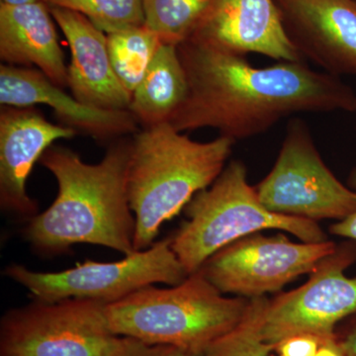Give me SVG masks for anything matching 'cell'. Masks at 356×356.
Wrapping results in <instances>:
<instances>
[{
  "label": "cell",
  "instance_id": "6da1fadb",
  "mask_svg": "<svg viewBox=\"0 0 356 356\" xmlns=\"http://www.w3.org/2000/svg\"><path fill=\"white\" fill-rule=\"evenodd\" d=\"M177 48L189 86L170 123L179 132L215 129L236 143L296 114L356 112L355 89L305 60L257 67L245 56L191 40Z\"/></svg>",
  "mask_w": 356,
  "mask_h": 356
},
{
  "label": "cell",
  "instance_id": "7a4b0ae2",
  "mask_svg": "<svg viewBox=\"0 0 356 356\" xmlns=\"http://www.w3.org/2000/svg\"><path fill=\"white\" fill-rule=\"evenodd\" d=\"M130 151L131 140H118L100 163L91 165L67 147H49L39 163L57 180L58 195L48 209L30 218L28 242L43 252L79 243L112 248L125 257L136 252V220L127 191Z\"/></svg>",
  "mask_w": 356,
  "mask_h": 356
},
{
  "label": "cell",
  "instance_id": "3957f363",
  "mask_svg": "<svg viewBox=\"0 0 356 356\" xmlns=\"http://www.w3.org/2000/svg\"><path fill=\"white\" fill-rule=\"evenodd\" d=\"M235 142L219 136L192 140L165 123L144 128L131 140L129 203L136 220L134 248L156 243L161 227L221 175Z\"/></svg>",
  "mask_w": 356,
  "mask_h": 356
},
{
  "label": "cell",
  "instance_id": "277c9868",
  "mask_svg": "<svg viewBox=\"0 0 356 356\" xmlns=\"http://www.w3.org/2000/svg\"><path fill=\"white\" fill-rule=\"evenodd\" d=\"M250 300L225 297L200 269L175 286L142 288L105 306V314L117 336L196 356L243 320Z\"/></svg>",
  "mask_w": 356,
  "mask_h": 356
},
{
  "label": "cell",
  "instance_id": "5b68a950",
  "mask_svg": "<svg viewBox=\"0 0 356 356\" xmlns=\"http://www.w3.org/2000/svg\"><path fill=\"white\" fill-rule=\"evenodd\" d=\"M184 211L188 219L172 236V248L188 275L222 248L264 229H281L304 243L327 241L317 222L266 209L248 184L247 168L241 161H229Z\"/></svg>",
  "mask_w": 356,
  "mask_h": 356
},
{
  "label": "cell",
  "instance_id": "8992f818",
  "mask_svg": "<svg viewBox=\"0 0 356 356\" xmlns=\"http://www.w3.org/2000/svg\"><path fill=\"white\" fill-rule=\"evenodd\" d=\"M4 275L26 288L37 301L88 300L114 303L147 286L184 282L188 274L172 248V236L113 262L88 261L60 273H37L20 264Z\"/></svg>",
  "mask_w": 356,
  "mask_h": 356
},
{
  "label": "cell",
  "instance_id": "52a82bcc",
  "mask_svg": "<svg viewBox=\"0 0 356 356\" xmlns=\"http://www.w3.org/2000/svg\"><path fill=\"white\" fill-rule=\"evenodd\" d=\"M254 188L266 209L284 216L339 222L356 211V192L327 168L310 128L296 117L288 122L273 168Z\"/></svg>",
  "mask_w": 356,
  "mask_h": 356
},
{
  "label": "cell",
  "instance_id": "ba28073f",
  "mask_svg": "<svg viewBox=\"0 0 356 356\" xmlns=\"http://www.w3.org/2000/svg\"><path fill=\"white\" fill-rule=\"evenodd\" d=\"M105 304L36 301L3 316L1 356H115L124 337L110 329Z\"/></svg>",
  "mask_w": 356,
  "mask_h": 356
},
{
  "label": "cell",
  "instance_id": "9c48e42d",
  "mask_svg": "<svg viewBox=\"0 0 356 356\" xmlns=\"http://www.w3.org/2000/svg\"><path fill=\"white\" fill-rule=\"evenodd\" d=\"M337 247L329 240L294 243L282 234H254L222 248L201 270L222 294L259 298L280 291L299 276L310 274Z\"/></svg>",
  "mask_w": 356,
  "mask_h": 356
},
{
  "label": "cell",
  "instance_id": "30bf717a",
  "mask_svg": "<svg viewBox=\"0 0 356 356\" xmlns=\"http://www.w3.org/2000/svg\"><path fill=\"white\" fill-rule=\"evenodd\" d=\"M356 261V245L343 243L312 270L305 284L269 300L262 336L277 344L296 334L332 337L339 321L356 312V277L344 270Z\"/></svg>",
  "mask_w": 356,
  "mask_h": 356
},
{
  "label": "cell",
  "instance_id": "8fae6325",
  "mask_svg": "<svg viewBox=\"0 0 356 356\" xmlns=\"http://www.w3.org/2000/svg\"><path fill=\"white\" fill-rule=\"evenodd\" d=\"M187 40L277 62L304 60L288 36L275 0H210Z\"/></svg>",
  "mask_w": 356,
  "mask_h": 356
},
{
  "label": "cell",
  "instance_id": "7c38bea8",
  "mask_svg": "<svg viewBox=\"0 0 356 356\" xmlns=\"http://www.w3.org/2000/svg\"><path fill=\"white\" fill-rule=\"evenodd\" d=\"M300 56L322 72L356 76V0H275Z\"/></svg>",
  "mask_w": 356,
  "mask_h": 356
},
{
  "label": "cell",
  "instance_id": "4fadbf2b",
  "mask_svg": "<svg viewBox=\"0 0 356 356\" xmlns=\"http://www.w3.org/2000/svg\"><path fill=\"white\" fill-rule=\"evenodd\" d=\"M50 123L34 107L2 106L0 111V205L22 217L37 215L38 206L26 184L33 166L53 143L76 135Z\"/></svg>",
  "mask_w": 356,
  "mask_h": 356
},
{
  "label": "cell",
  "instance_id": "5bb4252c",
  "mask_svg": "<svg viewBox=\"0 0 356 356\" xmlns=\"http://www.w3.org/2000/svg\"><path fill=\"white\" fill-rule=\"evenodd\" d=\"M0 103L13 107L47 105L54 109L62 125L100 142L120 139L138 130V122L129 110L83 104L34 67L0 65Z\"/></svg>",
  "mask_w": 356,
  "mask_h": 356
},
{
  "label": "cell",
  "instance_id": "9a60e30c",
  "mask_svg": "<svg viewBox=\"0 0 356 356\" xmlns=\"http://www.w3.org/2000/svg\"><path fill=\"white\" fill-rule=\"evenodd\" d=\"M69 43L72 60L67 67V88L79 102L106 110H129L132 95L115 74L107 35L81 14L49 6Z\"/></svg>",
  "mask_w": 356,
  "mask_h": 356
},
{
  "label": "cell",
  "instance_id": "2e32d148",
  "mask_svg": "<svg viewBox=\"0 0 356 356\" xmlns=\"http://www.w3.org/2000/svg\"><path fill=\"white\" fill-rule=\"evenodd\" d=\"M0 58L4 65L33 67L51 83L67 88V67L49 6L0 3Z\"/></svg>",
  "mask_w": 356,
  "mask_h": 356
},
{
  "label": "cell",
  "instance_id": "e0dca14e",
  "mask_svg": "<svg viewBox=\"0 0 356 356\" xmlns=\"http://www.w3.org/2000/svg\"><path fill=\"white\" fill-rule=\"evenodd\" d=\"M188 90L177 46L161 44L133 92L129 111L144 128L170 124L186 102Z\"/></svg>",
  "mask_w": 356,
  "mask_h": 356
},
{
  "label": "cell",
  "instance_id": "ac0fdd59",
  "mask_svg": "<svg viewBox=\"0 0 356 356\" xmlns=\"http://www.w3.org/2000/svg\"><path fill=\"white\" fill-rule=\"evenodd\" d=\"M161 44L158 35L145 24L107 34L112 67L131 95L144 79Z\"/></svg>",
  "mask_w": 356,
  "mask_h": 356
},
{
  "label": "cell",
  "instance_id": "d6986e66",
  "mask_svg": "<svg viewBox=\"0 0 356 356\" xmlns=\"http://www.w3.org/2000/svg\"><path fill=\"white\" fill-rule=\"evenodd\" d=\"M210 0H143L145 25L161 43L178 46L191 36Z\"/></svg>",
  "mask_w": 356,
  "mask_h": 356
},
{
  "label": "cell",
  "instance_id": "ffe728a7",
  "mask_svg": "<svg viewBox=\"0 0 356 356\" xmlns=\"http://www.w3.org/2000/svg\"><path fill=\"white\" fill-rule=\"evenodd\" d=\"M269 300L259 297L250 300L243 320L196 356H269L275 346L262 336L266 307Z\"/></svg>",
  "mask_w": 356,
  "mask_h": 356
},
{
  "label": "cell",
  "instance_id": "44dd1931",
  "mask_svg": "<svg viewBox=\"0 0 356 356\" xmlns=\"http://www.w3.org/2000/svg\"><path fill=\"white\" fill-rule=\"evenodd\" d=\"M48 6L69 9L111 34L145 24L143 0H42Z\"/></svg>",
  "mask_w": 356,
  "mask_h": 356
},
{
  "label": "cell",
  "instance_id": "7402d4cb",
  "mask_svg": "<svg viewBox=\"0 0 356 356\" xmlns=\"http://www.w3.org/2000/svg\"><path fill=\"white\" fill-rule=\"evenodd\" d=\"M332 337H321L308 332L293 334L275 344L274 351L278 356H316L322 344Z\"/></svg>",
  "mask_w": 356,
  "mask_h": 356
},
{
  "label": "cell",
  "instance_id": "603a6c76",
  "mask_svg": "<svg viewBox=\"0 0 356 356\" xmlns=\"http://www.w3.org/2000/svg\"><path fill=\"white\" fill-rule=\"evenodd\" d=\"M115 356H192L181 348L163 344H149L124 337L120 350Z\"/></svg>",
  "mask_w": 356,
  "mask_h": 356
},
{
  "label": "cell",
  "instance_id": "cb8c5ba5",
  "mask_svg": "<svg viewBox=\"0 0 356 356\" xmlns=\"http://www.w3.org/2000/svg\"><path fill=\"white\" fill-rule=\"evenodd\" d=\"M348 186L356 192V166L348 177ZM330 231L332 235L343 236L356 242V211L350 216L332 225Z\"/></svg>",
  "mask_w": 356,
  "mask_h": 356
},
{
  "label": "cell",
  "instance_id": "d4e9b609",
  "mask_svg": "<svg viewBox=\"0 0 356 356\" xmlns=\"http://www.w3.org/2000/svg\"><path fill=\"white\" fill-rule=\"evenodd\" d=\"M316 356H346L343 341H339L337 336L327 339L318 348Z\"/></svg>",
  "mask_w": 356,
  "mask_h": 356
},
{
  "label": "cell",
  "instance_id": "484cf974",
  "mask_svg": "<svg viewBox=\"0 0 356 356\" xmlns=\"http://www.w3.org/2000/svg\"><path fill=\"white\" fill-rule=\"evenodd\" d=\"M343 341L346 356H356V330Z\"/></svg>",
  "mask_w": 356,
  "mask_h": 356
},
{
  "label": "cell",
  "instance_id": "4316f807",
  "mask_svg": "<svg viewBox=\"0 0 356 356\" xmlns=\"http://www.w3.org/2000/svg\"><path fill=\"white\" fill-rule=\"evenodd\" d=\"M42 1V0H1L2 3L7 6H24V4L34 3V2Z\"/></svg>",
  "mask_w": 356,
  "mask_h": 356
}]
</instances>
